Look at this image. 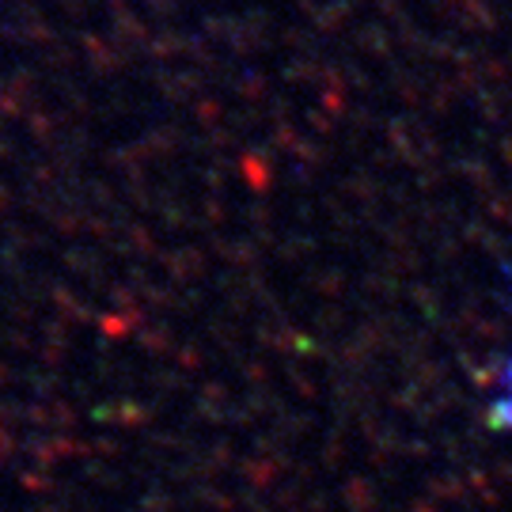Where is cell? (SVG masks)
<instances>
[{
    "label": "cell",
    "instance_id": "obj_1",
    "mask_svg": "<svg viewBox=\"0 0 512 512\" xmlns=\"http://www.w3.org/2000/svg\"><path fill=\"white\" fill-rule=\"evenodd\" d=\"M490 425L494 429H512V357L505 361V395L490 406Z\"/></svg>",
    "mask_w": 512,
    "mask_h": 512
}]
</instances>
